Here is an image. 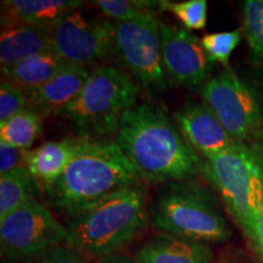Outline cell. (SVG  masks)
<instances>
[{
	"instance_id": "1",
	"label": "cell",
	"mask_w": 263,
	"mask_h": 263,
	"mask_svg": "<svg viewBox=\"0 0 263 263\" xmlns=\"http://www.w3.org/2000/svg\"><path fill=\"white\" fill-rule=\"evenodd\" d=\"M115 143L140 179L162 183L201 173L203 159L186 143L163 108L137 104L121 117Z\"/></svg>"
},
{
	"instance_id": "2",
	"label": "cell",
	"mask_w": 263,
	"mask_h": 263,
	"mask_svg": "<svg viewBox=\"0 0 263 263\" xmlns=\"http://www.w3.org/2000/svg\"><path fill=\"white\" fill-rule=\"evenodd\" d=\"M139 179L115 141L82 138L65 172L43 192L52 209L71 218Z\"/></svg>"
},
{
	"instance_id": "3",
	"label": "cell",
	"mask_w": 263,
	"mask_h": 263,
	"mask_svg": "<svg viewBox=\"0 0 263 263\" xmlns=\"http://www.w3.org/2000/svg\"><path fill=\"white\" fill-rule=\"evenodd\" d=\"M149 221L145 192L137 183L71 217L70 246L82 256L107 257L133 241Z\"/></svg>"
},
{
	"instance_id": "4",
	"label": "cell",
	"mask_w": 263,
	"mask_h": 263,
	"mask_svg": "<svg viewBox=\"0 0 263 263\" xmlns=\"http://www.w3.org/2000/svg\"><path fill=\"white\" fill-rule=\"evenodd\" d=\"M201 174L252 245L263 203V153L236 143L203 159Z\"/></svg>"
},
{
	"instance_id": "5",
	"label": "cell",
	"mask_w": 263,
	"mask_h": 263,
	"mask_svg": "<svg viewBox=\"0 0 263 263\" xmlns=\"http://www.w3.org/2000/svg\"><path fill=\"white\" fill-rule=\"evenodd\" d=\"M150 219L161 233L207 245L232 236L213 196L192 179L164 184L151 205Z\"/></svg>"
},
{
	"instance_id": "6",
	"label": "cell",
	"mask_w": 263,
	"mask_h": 263,
	"mask_svg": "<svg viewBox=\"0 0 263 263\" xmlns=\"http://www.w3.org/2000/svg\"><path fill=\"white\" fill-rule=\"evenodd\" d=\"M140 84L124 70L100 66L90 71L84 88L62 112L82 138L115 137L121 117L137 105Z\"/></svg>"
},
{
	"instance_id": "7",
	"label": "cell",
	"mask_w": 263,
	"mask_h": 263,
	"mask_svg": "<svg viewBox=\"0 0 263 263\" xmlns=\"http://www.w3.org/2000/svg\"><path fill=\"white\" fill-rule=\"evenodd\" d=\"M203 103L238 143L263 153V112L251 88L230 68L209 78L201 88Z\"/></svg>"
},
{
	"instance_id": "8",
	"label": "cell",
	"mask_w": 263,
	"mask_h": 263,
	"mask_svg": "<svg viewBox=\"0 0 263 263\" xmlns=\"http://www.w3.org/2000/svg\"><path fill=\"white\" fill-rule=\"evenodd\" d=\"M59 245L70 246V232L37 199L0 219V248L4 257H37Z\"/></svg>"
},
{
	"instance_id": "9",
	"label": "cell",
	"mask_w": 263,
	"mask_h": 263,
	"mask_svg": "<svg viewBox=\"0 0 263 263\" xmlns=\"http://www.w3.org/2000/svg\"><path fill=\"white\" fill-rule=\"evenodd\" d=\"M115 55L124 71L147 90H163L167 78L162 66L160 20L156 16L115 22Z\"/></svg>"
},
{
	"instance_id": "10",
	"label": "cell",
	"mask_w": 263,
	"mask_h": 263,
	"mask_svg": "<svg viewBox=\"0 0 263 263\" xmlns=\"http://www.w3.org/2000/svg\"><path fill=\"white\" fill-rule=\"evenodd\" d=\"M51 49L67 65L87 68L106 60L115 55V22L68 12L51 26Z\"/></svg>"
},
{
	"instance_id": "11",
	"label": "cell",
	"mask_w": 263,
	"mask_h": 263,
	"mask_svg": "<svg viewBox=\"0 0 263 263\" xmlns=\"http://www.w3.org/2000/svg\"><path fill=\"white\" fill-rule=\"evenodd\" d=\"M162 66L167 81L197 89L209 81L210 60L201 39L185 28L160 21Z\"/></svg>"
},
{
	"instance_id": "12",
	"label": "cell",
	"mask_w": 263,
	"mask_h": 263,
	"mask_svg": "<svg viewBox=\"0 0 263 263\" xmlns=\"http://www.w3.org/2000/svg\"><path fill=\"white\" fill-rule=\"evenodd\" d=\"M173 117L184 139L202 159L221 154L238 143L203 101L185 104Z\"/></svg>"
},
{
	"instance_id": "13",
	"label": "cell",
	"mask_w": 263,
	"mask_h": 263,
	"mask_svg": "<svg viewBox=\"0 0 263 263\" xmlns=\"http://www.w3.org/2000/svg\"><path fill=\"white\" fill-rule=\"evenodd\" d=\"M90 72L81 66L67 65L50 81L41 87L26 91L28 107L41 116L62 115L66 107L80 95Z\"/></svg>"
},
{
	"instance_id": "14",
	"label": "cell",
	"mask_w": 263,
	"mask_h": 263,
	"mask_svg": "<svg viewBox=\"0 0 263 263\" xmlns=\"http://www.w3.org/2000/svg\"><path fill=\"white\" fill-rule=\"evenodd\" d=\"M210 245L160 233L141 246L137 263H212Z\"/></svg>"
},
{
	"instance_id": "15",
	"label": "cell",
	"mask_w": 263,
	"mask_h": 263,
	"mask_svg": "<svg viewBox=\"0 0 263 263\" xmlns=\"http://www.w3.org/2000/svg\"><path fill=\"white\" fill-rule=\"evenodd\" d=\"M77 0H6L2 2L3 28L15 25L51 27L68 12L78 10Z\"/></svg>"
},
{
	"instance_id": "16",
	"label": "cell",
	"mask_w": 263,
	"mask_h": 263,
	"mask_svg": "<svg viewBox=\"0 0 263 263\" xmlns=\"http://www.w3.org/2000/svg\"><path fill=\"white\" fill-rule=\"evenodd\" d=\"M51 50V27L48 26H10L3 29L0 35L2 67L15 66L26 59Z\"/></svg>"
},
{
	"instance_id": "17",
	"label": "cell",
	"mask_w": 263,
	"mask_h": 263,
	"mask_svg": "<svg viewBox=\"0 0 263 263\" xmlns=\"http://www.w3.org/2000/svg\"><path fill=\"white\" fill-rule=\"evenodd\" d=\"M81 139L47 141L27 151L26 168L41 184L42 189L55 182L65 172L80 145Z\"/></svg>"
},
{
	"instance_id": "18",
	"label": "cell",
	"mask_w": 263,
	"mask_h": 263,
	"mask_svg": "<svg viewBox=\"0 0 263 263\" xmlns=\"http://www.w3.org/2000/svg\"><path fill=\"white\" fill-rule=\"evenodd\" d=\"M65 66L67 64L51 50L26 59L15 66L2 67V74L5 81L27 91L47 83Z\"/></svg>"
},
{
	"instance_id": "19",
	"label": "cell",
	"mask_w": 263,
	"mask_h": 263,
	"mask_svg": "<svg viewBox=\"0 0 263 263\" xmlns=\"http://www.w3.org/2000/svg\"><path fill=\"white\" fill-rule=\"evenodd\" d=\"M42 185L26 168H18L0 174V219L9 213L37 199Z\"/></svg>"
},
{
	"instance_id": "20",
	"label": "cell",
	"mask_w": 263,
	"mask_h": 263,
	"mask_svg": "<svg viewBox=\"0 0 263 263\" xmlns=\"http://www.w3.org/2000/svg\"><path fill=\"white\" fill-rule=\"evenodd\" d=\"M43 117L31 107L0 124V141L18 149L31 150L42 133Z\"/></svg>"
},
{
	"instance_id": "21",
	"label": "cell",
	"mask_w": 263,
	"mask_h": 263,
	"mask_svg": "<svg viewBox=\"0 0 263 263\" xmlns=\"http://www.w3.org/2000/svg\"><path fill=\"white\" fill-rule=\"evenodd\" d=\"M93 4L101 14L114 18L115 22L137 21L163 11V0H98Z\"/></svg>"
},
{
	"instance_id": "22",
	"label": "cell",
	"mask_w": 263,
	"mask_h": 263,
	"mask_svg": "<svg viewBox=\"0 0 263 263\" xmlns=\"http://www.w3.org/2000/svg\"><path fill=\"white\" fill-rule=\"evenodd\" d=\"M242 26L252 54L263 61V0H246L242 5Z\"/></svg>"
},
{
	"instance_id": "23",
	"label": "cell",
	"mask_w": 263,
	"mask_h": 263,
	"mask_svg": "<svg viewBox=\"0 0 263 263\" xmlns=\"http://www.w3.org/2000/svg\"><path fill=\"white\" fill-rule=\"evenodd\" d=\"M241 41V31L209 33L201 38V44L210 62H219L228 67L230 55Z\"/></svg>"
},
{
	"instance_id": "24",
	"label": "cell",
	"mask_w": 263,
	"mask_h": 263,
	"mask_svg": "<svg viewBox=\"0 0 263 263\" xmlns=\"http://www.w3.org/2000/svg\"><path fill=\"white\" fill-rule=\"evenodd\" d=\"M163 11H170L178 18L186 31L203 29L207 21L206 0H185V2H163Z\"/></svg>"
},
{
	"instance_id": "25",
	"label": "cell",
	"mask_w": 263,
	"mask_h": 263,
	"mask_svg": "<svg viewBox=\"0 0 263 263\" xmlns=\"http://www.w3.org/2000/svg\"><path fill=\"white\" fill-rule=\"evenodd\" d=\"M28 107L26 91L17 85L3 81L0 84V124Z\"/></svg>"
},
{
	"instance_id": "26",
	"label": "cell",
	"mask_w": 263,
	"mask_h": 263,
	"mask_svg": "<svg viewBox=\"0 0 263 263\" xmlns=\"http://www.w3.org/2000/svg\"><path fill=\"white\" fill-rule=\"evenodd\" d=\"M27 151L0 141V174L25 168Z\"/></svg>"
},
{
	"instance_id": "27",
	"label": "cell",
	"mask_w": 263,
	"mask_h": 263,
	"mask_svg": "<svg viewBox=\"0 0 263 263\" xmlns=\"http://www.w3.org/2000/svg\"><path fill=\"white\" fill-rule=\"evenodd\" d=\"M38 263H84L83 256L68 245L55 246L37 256Z\"/></svg>"
},
{
	"instance_id": "28",
	"label": "cell",
	"mask_w": 263,
	"mask_h": 263,
	"mask_svg": "<svg viewBox=\"0 0 263 263\" xmlns=\"http://www.w3.org/2000/svg\"><path fill=\"white\" fill-rule=\"evenodd\" d=\"M252 246L257 250L259 257H261L263 261V203H262L261 215H259L257 227H256L255 238H254V242H252Z\"/></svg>"
},
{
	"instance_id": "29",
	"label": "cell",
	"mask_w": 263,
	"mask_h": 263,
	"mask_svg": "<svg viewBox=\"0 0 263 263\" xmlns=\"http://www.w3.org/2000/svg\"><path fill=\"white\" fill-rule=\"evenodd\" d=\"M97 263H137L134 261H132L129 257L127 256H122V255H111L107 256V257L100 258Z\"/></svg>"
},
{
	"instance_id": "30",
	"label": "cell",
	"mask_w": 263,
	"mask_h": 263,
	"mask_svg": "<svg viewBox=\"0 0 263 263\" xmlns=\"http://www.w3.org/2000/svg\"><path fill=\"white\" fill-rule=\"evenodd\" d=\"M222 263H244V262H240V261H235V259H227V261L222 262Z\"/></svg>"
}]
</instances>
